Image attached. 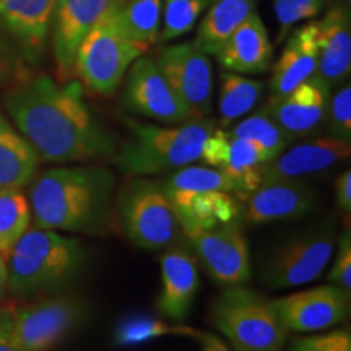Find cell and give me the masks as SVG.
Instances as JSON below:
<instances>
[{"instance_id": "1", "label": "cell", "mask_w": 351, "mask_h": 351, "mask_svg": "<svg viewBox=\"0 0 351 351\" xmlns=\"http://www.w3.org/2000/svg\"><path fill=\"white\" fill-rule=\"evenodd\" d=\"M5 108L39 161L65 165L116 155L114 138L88 109L78 82L32 77L7 91Z\"/></svg>"}, {"instance_id": "2", "label": "cell", "mask_w": 351, "mask_h": 351, "mask_svg": "<svg viewBox=\"0 0 351 351\" xmlns=\"http://www.w3.org/2000/svg\"><path fill=\"white\" fill-rule=\"evenodd\" d=\"M29 210L43 230L98 234L108 217L114 176L103 166H62L34 174Z\"/></svg>"}, {"instance_id": "3", "label": "cell", "mask_w": 351, "mask_h": 351, "mask_svg": "<svg viewBox=\"0 0 351 351\" xmlns=\"http://www.w3.org/2000/svg\"><path fill=\"white\" fill-rule=\"evenodd\" d=\"M7 262V291L15 296H39L57 291L67 285L83 262V247L78 239L60 231L28 228L16 241Z\"/></svg>"}, {"instance_id": "4", "label": "cell", "mask_w": 351, "mask_h": 351, "mask_svg": "<svg viewBox=\"0 0 351 351\" xmlns=\"http://www.w3.org/2000/svg\"><path fill=\"white\" fill-rule=\"evenodd\" d=\"M124 121L132 132V140L112 158L117 168L130 176L168 173L195 163L200 160L205 140L217 127L205 119L168 127Z\"/></svg>"}, {"instance_id": "5", "label": "cell", "mask_w": 351, "mask_h": 351, "mask_svg": "<svg viewBox=\"0 0 351 351\" xmlns=\"http://www.w3.org/2000/svg\"><path fill=\"white\" fill-rule=\"evenodd\" d=\"M212 322L234 351H282L288 340L275 300L234 285L212 306Z\"/></svg>"}, {"instance_id": "6", "label": "cell", "mask_w": 351, "mask_h": 351, "mask_svg": "<svg viewBox=\"0 0 351 351\" xmlns=\"http://www.w3.org/2000/svg\"><path fill=\"white\" fill-rule=\"evenodd\" d=\"M116 2L98 20L78 44L73 59V75L86 88L103 96H111L124 80L130 65L147 49L127 38L121 26Z\"/></svg>"}, {"instance_id": "7", "label": "cell", "mask_w": 351, "mask_h": 351, "mask_svg": "<svg viewBox=\"0 0 351 351\" xmlns=\"http://www.w3.org/2000/svg\"><path fill=\"white\" fill-rule=\"evenodd\" d=\"M119 218L130 243L145 251L169 247L181 230L168 195L150 179H134L122 191Z\"/></svg>"}, {"instance_id": "8", "label": "cell", "mask_w": 351, "mask_h": 351, "mask_svg": "<svg viewBox=\"0 0 351 351\" xmlns=\"http://www.w3.org/2000/svg\"><path fill=\"white\" fill-rule=\"evenodd\" d=\"M333 252V226L304 232L271 249L261 263V276L270 288L302 287L324 274Z\"/></svg>"}, {"instance_id": "9", "label": "cell", "mask_w": 351, "mask_h": 351, "mask_svg": "<svg viewBox=\"0 0 351 351\" xmlns=\"http://www.w3.org/2000/svg\"><path fill=\"white\" fill-rule=\"evenodd\" d=\"M155 62L174 93L187 108L192 121L205 119L212 111L213 69L208 54L192 43H178L158 52Z\"/></svg>"}, {"instance_id": "10", "label": "cell", "mask_w": 351, "mask_h": 351, "mask_svg": "<svg viewBox=\"0 0 351 351\" xmlns=\"http://www.w3.org/2000/svg\"><path fill=\"white\" fill-rule=\"evenodd\" d=\"M19 351H51L77 327L82 306L75 298L57 296L12 307Z\"/></svg>"}, {"instance_id": "11", "label": "cell", "mask_w": 351, "mask_h": 351, "mask_svg": "<svg viewBox=\"0 0 351 351\" xmlns=\"http://www.w3.org/2000/svg\"><path fill=\"white\" fill-rule=\"evenodd\" d=\"M124 104L132 112L166 125L192 121L187 108L174 93L152 57H138L127 70Z\"/></svg>"}, {"instance_id": "12", "label": "cell", "mask_w": 351, "mask_h": 351, "mask_svg": "<svg viewBox=\"0 0 351 351\" xmlns=\"http://www.w3.org/2000/svg\"><path fill=\"white\" fill-rule=\"evenodd\" d=\"M195 256L215 282L234 287L251 280V256L239 221L208 231L187 232Z\"/></svg>"}, {"instance_id": "13", "label": "cell", "mask_w": 351, "mask_h": 351, "mask_svg": "<svg viewBox=\"0 0 351 351\" xmlns=\"http://www.w3.org/2000/svg\"><path fill=\"white\" fill-rule=\"evenodd\" d=\"M280 320L288 332H322L343 322L350 295L339 287L324 285L275 300Z\"/></svg>"}, {"instance_id": "14", "label": "cell", "mask_w": 351, "mask_h": 351, "mask_svg": "<svg viewBox=\"0 0 351 351\" xmlns=\"http://www.w3.org/2000/svg\"><path fill=\"white\" fill-rule=\"evenodd\" d=\"M116 2L119 0H56L51 33L60 80L72 75L78 44Z\"/></svg>"}, {"instance_id": "15", "label": "cell", "mask_w": 351, "mask_h": 351, "mask_svg": "<svg viewBox=\"0 0 351 351\" xmlns=\"http://www.w3.org/2000/svg\"><path fill=\"white\" fill-rule=\"evenodd\" d=\"M200 160L210 168L230 176L238 184L239 199L243 200L262 184L261 168L267 163L256 145L217 127L205 140Z\"/></svg>"}, {"instance_id": "16", "label": "cell", "mask_w": 351, "mask_h": 351, "mask_svg": "<svg viewBox=\"0 0 351 351\" xmlns=\"http://www.w3.org/2000/svg\"><path fill=\"white\" fill-rule=\"evenodd\" d=\"M330 86L317 75L302 82L282 98H270L263 108L291 138L304 137L326 122Z\"/></svg>"}, {"instance_id": "17", "label": "cell", "mask_w": 351, "mask_h": 351, "mask_svg": "<svg viewBox=\"0 0 351 351\" xmlns=\"http://www.w3.org/2000/svg\"><path fill=\"white\" fill-rule=\"evenodd\" d=\"M350 142L335 137H319L282 152L261 168V181H296L302 176L322 173L350 158Z\"/></svg>"}, {"instance_id": "18", "label": "cell", "mask_w": 351, "mask_h": 351, "mask_svg": "<svg viewBox=\"0 0 351 351\" xmlns=\"http://www.w3.org/2000/svg\"><path fill=\"white\" fill-rule=\"evenodd\" d=\"M199 283L197 258L181 247H169L161 257V293L156 302L160 314L174 322L186 320Z\"/></svg>"}, {"instance_id": "19", "label": "cell", "mask_w": 351, "mask_h": 351, "mask_svg": "<svg viewBox=\"0 0 351 351\" xmlns=\"http://www.w3.org/2000/svg\"><path fill=\"white\" fill-rule=\"evenodd\" d=\"M54 7L56 0H0V29L28 59H36L51 33Z\"/></svg>"}, {"instance_id": "20", "label": "cell", "mask_w": 351, "mask_h": 351, "mask_svg": "<svg viewBox=\"0 0 351 351\" xmlns=\"http://www.w3.org/2000/svg\"><path fill=\"white\" fill-rule=\"evenodd\" d=\"M215 56L218 64L228 72L241 75H257L267 72L274 59V46L258 13H252L223 43Z\"/></svg>"}, {"instance_id": "21", "label": "cell", "mask_w": 351, "mask_h": 351, "mask_svg": "<svg viewBox=\"0 0 351 351\" xmlns=\"http://www.w3.org/2000/svg\"><path fill=\"white\" fill-rule=\"evenodd\" d=\"M244 217L252 225L302 217L313 208L315 197L311 189L296 181H271L245 197Z\"/></svg>"}, {"instance_id": "22", "label": "cell", "mask_w": 351, "mask_h": 351, "mask_svg": "<svg viewBox=\"0 0 351 351\" xmlns=\"http://www.w3.org/2000/svg\"><path fill=\"white\" fill-rule=\"evenodd\" d=\"M317 21L298 28L276 60L270 78V98H282L317 70Z\"/></svg>"}, {"instance_id": "23", "label": "cell", "mask_w": 351, "mask_h": 351, "mask_svg": "<svg viewBox=\"0 0 351 351\" xmlns=\"http://www.w3.org/2000/svg\"><path fill=\"white\" fill-rule=\"evenodd\" d=\"M317 70L328 86L348 78L351 70V21L343 7L335 5L317 21Z\"/></svg>"}, {"instance_id": "24", "label": "cell", "mask_w": 351, "mask_h": 351, "mask_svg": "<svg viewBox=\"0 0 351 351\" xmlns=\"http://www.w3.org/2000/svg\"><path fill=\"white\" fill-rule=\"evenodd\" d=\"M184 234L208 231L238 221L241 217L239 199L230 192L210 191L171 202Z\"/></svg>"}, {"instance_id": "25", "label": "cell", "mask_w": 351, "mask_h": 351, "mask_svg": "<svg viewBox=\"0 0 351 351\" xmlns=\"http://www.w3.org/2000/svg\"><path fill=\"white\" fill-rule=\"evenodd\" d=\"M257 3L258 0H215L202 19L194 44L205 54L215 56L223 43L256 13Z\"/></svg>"}, {"instance_id": "26", "label": "cell", "mask_w": 351, "mask_h": 351, "mask_svg": "<svg viewBox=\"0 0 351 351\" xmlns=\"http://www.w3.org/2000/svg\"><path fill=\"white\" fill-rule=\"evenodd\" d=\"M39 158L32 145L0 112V189H21L34 178Z\"/></svg>"}, {"instance_id": "27", "label": "cell", "mask_w": 351, "mask_h": 351, "mask_svg": "<svg viewBox=\"0 0 351 351\" xmlns=\"http://www.w3.org/2000/svg\"><path fill=\"white\" fill-rule=\"evenodd\" d=\"M171 202L186 199L189 195L200 194V192L221 191L230 192L239 199V187L230 176L221 171L210 168V166H184L174 171L163 182H158ZM241 200V199H239Z\"/></svg>"}, {"instance_id": "28", "label": "cell", "mask_w": 351, "mask_h": 351, "mask_svg": "<svg viewBox=\"0 0 351 351\" xmlns=\"http://www.w3.org/2000/svg\"><path fill=\"white\" fill-rule=\"evenodd\" d=\"M263 83L254 80L241 73L223 72L219 83L218 111L223 125H230L231 122L251 112L258 99L262 98Z\"/></svg>"}, {"instance_id": "29", "label": "cell", "mask_w": 351, "mask_h": 351, "mask_svg": "<svg viewBox=\"0 0 351 351\" xmlns=\"http://www.w3.org/2000/svg\"><path fill=\"white\" fill-rule=\"evenodd\" d=\"M163 0H122L119 5L121 26L127 38L150 49L161 32Z\"/></svg>"}, {"instance_id": "30", "label": "cell", "mask_w": 351, "mask_h": 351, "mask_svg": "<svg viewBox=\"0 0 351 351\" xmlns=\"http://www.w3.org/2000/svg\"><path fill=\"white\" fill-rule=\"evenodd\" d=\"M230 132L236 137L244 138L256 145V148L262 153L267 163L287 150L288 143L293 140L282 127L271 119L269 112L263 108L261 111L245 117Z\"/></svg>"}, {"instance_id": "31", "label": "cell", "mask_w": 351, "mask_h": 351, "mask_svg": "<svg viewBox=\"0 0 351 351\" xmlns=\"http://www.w3.org/2000/svg\"><path fill=\"white\" fill-rule=\"evenodd\" d=\"M32 225L29 202L21 189H0V254L10 252Z\"/></svg>"}, {"instance_id": "32", "label": "cell", "mask_w": 351, "mask_h": 351, "mask_svg": "<svg viewBox=\"0 0 351 351\" xmlns=\"http://www.w3.org/2000/svg\"><path fill=\"white\" fill-rule=\"evenodd\" d=\"M200 332L189 327L169 326L168 322L147 315H134L122 320L114 330V343L119 346H137L166 335L199 337Z\"/></svg>"}, {"instance_id": "33", "label": "cell", "mask_w": 351, "mask_h": 351, "mask_svg": "<svg viewBox=\"0 0 351 351\" xmlns=\"http://www.w3.org/2000/svg\"><path fill=\"white\" fill-rule=\"evenodd\" d=\"M208 5L210 0H163V28L158 41L168 43L187 34Z\"/></svg>"}, {"instance_id": "34", "label": "cell", "mask_w": 351, "mask_h": 351, "mask_svg": "<svg viewBox=\"0 0 351 351\" xmlns=\"http://www.w3.org/2000/svg\"><path fill=\"white\" fill-rule=\"evenodd\" d=\"M326 5L327 0H274L275 16L280 25L276 41L282 43L288 36L289 29L300 21L319 16Z\"/></svg>"}, {"instance_id": "35", "label": "cell", "mask_w": 351, "mask_h": 351, "mask_svg": "<svg viewBox=\"0 0 351 351\" xmlns=\"http://www.w3.org/2000/svg\"><path fill=\"white\" fill-rule=\"evenodd\" d=\"M326 121L328 122V130L330 137L345 140H351V86L346 83L328 99L327 116Z\"/></svg>"}, {"instance_id": "36", "label": "cell", "mask_w": 351, "mask_h": 351, "mask_svg": "<svg viewBox=\"0 0 351 351\" xmlns=\"http://www.w3.org/2000/svg\"><path fill=\"white\" fill-rule=\"evenodd\" d=\"M288 351H351V333L340 328L315 335L296 337L289 341Z\"/></svg>"}, {"instance_id": "37", "label": "cell", "mask_w": 351, "mask_h": 351, "mask_svg": "<svg viewBox=\"0 0 351 351\" xmlns=\"http://www.w3.org/2000/svg\"><path fill=\"white\" fill-rule=\"evenodd\" d=\"M327 280L339 287L350 295L351 291V236L346 230L340 234L339 245H337V256L333 258V265L328 271Z\"/></svg>"}, {"instance_id": "38", "label": "cell", "mask_w": 351, "mask_h": 351, "mask_svg": "<svg viewBox=\"0 0 351 351\" xmlns=\"http://www.w3.org/2000/svg\"><path fill=\"white\" fill-rule=\"evenodd\" d=\"M0 351H19L13 333L12 307H0Z\"/></svg>"}, {"instance_id": "39", "label": "cell", "mask_w": 351, "mask_h": 351, "mask_svg": "<svg viewBox=\"0 0 351 351\" xmlns=\"http://www.w3.org/2000/svg\"><path fill=\"white\" fill-rule=\"evenodd\" d=\"M335 194H337V204H339L340 210L346 215L351 212V171H345L339 176L335 181Z\"/></svg>"}, {"instance_id": "40", "label": "cell", "mask_w": 351, "mask_h": 351, "mask_svg": "<svg viewBox=\"0 0 351 351\" xmlns=\"http://www.w3.org/2000/svg\"><path fill=\"white\" fill-rule=\"evenodd\" d=\"M197 339L200 340V351H231L228 346L223 343L218 337L212 335V333L200 332Z\"/></svg>"}, {"instance_id": "41", "label": "cell", "mask_w": 351, "mask_h": 351, "mask_svg": "<svg viewBox=\"0 0 351 351\" xmlns=\"http://www.w3.org/2000/svg\"><path fill=\"white\" fill-rule=\"evenodd\" d=\"M7 282H8L7 262H5V257L0 254V298L7 293Z\"/></svg>"}, {"instance_id": "42", "label": "cell", "mask_w": 351, "mask_h": 351, "mask_svg": "<svg viewBox=\"0 0 351 351\" xmlns=\"http://www.w3.org/2000/svg\"><path fill=\"white\" fill-rule=\"evenodd\" d=\"M346 3H350V0H346Z\"/></svg>"}]
</instances>
